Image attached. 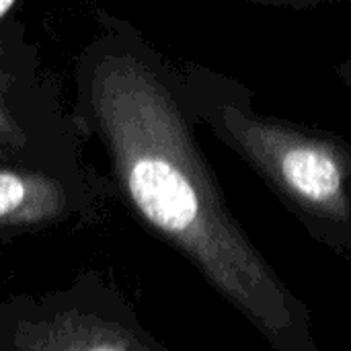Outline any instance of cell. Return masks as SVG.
<instances>
[{"label":"cell","instance_id":"6da1fadb","mask_svg":"<svg viewBox=\"0 0 351 351\" xmlns=\"http://www.w3.org/2000/svg\"><path fill=\"white\" fill-rule=\"evenodd\" d=\"M90 103L134 210L230 296L253 302L257 274L249 253L230 228L158 76L136 56H107L95 70Z\"/></svg>","mask_w":351,"mask_h":351},{"label":"cell","instance_id":"7a4b0ae2","mask_svg":"<svg viewBox=\"0 0 351 351\" xmlns=\"http://www.w3.org/2000/svg\"><path fill=\"white\" fill-rule=\"evenodd\" d=\"M64 208V191L53 179L0 169V226H27L49 220Z\"/></svg>","mask_w":351,"mask_h":351},{"label":"cell","instance_id":"3957f363","mask_svg":"<svg viewBox=\"0 0 351 351\" xmlns=\"http://www.w3.org/2000/svg\"><path fill=\"white\" fill-rule=\"evenodd\" d=\"M280 171L286 183L315 204H331L341 195V173L335 158L306 144L286 146L280 154Z\"/></svg>","mask_w":351,"mask_h":351},{"label":"cell","instance_id":"277c9868","mask_svg":"<svg viewBox=\"0 0 351 351\" xmlns=\"http://www.w3.org/2000/svg\"><path fill=\"white\" fill-rule=\"evenodd\" d=\"M35 351H140L136 343L113 327H103L101 323L86 325H62L47 331Z\"/></svg>","mask_w":351,"mask_h":351},{"label":"cell","instance_id":"5b68a950","mask_svg":"<svg viewBox=\"0 0 351 351\" xmlns=\"http://www.w3.org/2000/svg\"><path fill=\"white\" fill-rule=\"evenodd\" d=\"M14 6H16V4H14L12 0H0V21H2Z\"/></svg>","mask_w":351,"mask_h":351}]
</instances>
